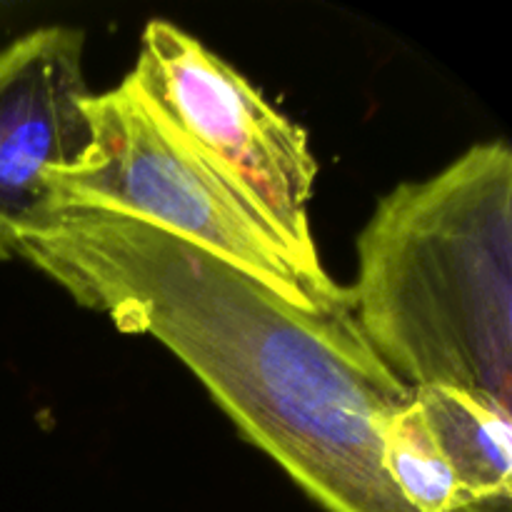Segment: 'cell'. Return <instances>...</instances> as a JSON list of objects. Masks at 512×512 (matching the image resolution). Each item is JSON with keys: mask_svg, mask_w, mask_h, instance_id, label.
<instances>
[{"mask_svg": "<svg viewBox=\"0 0 512 512\" xmlns=\"http://www.w3.org/2000/svg\"><path fill=\"white\" fill-rule=\"evenodd\" d=\"M18 258L120 333L165 345L328 512H415L383 468V430L413 390L353 310L300 308L175 235L100 210H60Z\"/></svg>", "mask_w": 512, "mask_h": 512, "instance_id": "obj_1", "label": "cell"}, {"mask_svg": "<svg viewBox=\"0 0 512 512\" xmlns=\"http://www.w3.org/2000/svg\"><path fill=\"white\" fill-rule=\"evenodd\" d=\"M353 320L410 390L445 385L510 410L512 153L465 150L380 198L358 235ZM512 413V410H510Z\"/></svg>", "mask_w": 512, "mask_h": 512, "instance_id": "obj_2", "label": "cell"}, {"mask_svg": "<svg viewBox=\"0 0 512 512\" xmlns=\"http://www.w3.org/2000/svg\"><path fill=\"white\" fill-rule=\"evenodd\" d=\"M85 153L48 170L58 210H100L175 235L243 270L288 303L353 310L350 288L305 273L258 205L205 163L128 80L83 103Z\"/></svg>", "mask_w": 512, "mask_h": 512, "instance_id": "obj_3", "label": "cell"}, {"mask_svg": "<svg viewBox=\"0 0 512 512\" xmlns=\"http://www.w3.org/2000/svg\"><path fill=\"white\" fill-rule=\"evenodd\" d=\"M125 80L205 163L258 205L310 278L333 280L310 230L318 160L298 123L198 38L160 18L145 25Z\"/></svg>", "mask_w": 512, "mask_h": 512, "instance_id": "obj_4", "label": "cell"}, {"mask_svg": "<svg viewBox=\"0 0 512 512\" xmlns=\"http://www.w3.org/2000/svg\"><path fill=\"white\" fill-rule=\"evenodd\" d=\"M83 48L80 30L45 25L0 50V263L53 223L60 210L45 175L90 143Z\"/></svg>", "mask_w": 512, "mask_h": 512, "instance_id": "obj_5", "label": "cell"}, {"mask_svg": "<svg viewBox=\"0 0 512 512\" xmlns=\"http://www.w3.org/2000/svg\"><path fill=\"white\" fill-rule=\"evenodd\" d=\"M413 398L458 478L465 503L480 512H510V410L445 385L415 388Z\"/></svg>", "mask_w": 512, "mask_h": 512, "instance_id": "obj_6", "label": "cell"}, {"mask_svg": "<svg viewBox=\"0 0 512 512\" xmlns=\"http://www.w3.org/2000/svg\"><path fill=\"white\" fill-rule=\"evenodd\" d=\"M383 468L400 498L415 512H480L465 503L458 478L415 398L385 425Z\"/></svg>", "mask_w": 512, "mask_h": 512, "instance_id": "obj_7", "label": "cell"}]
</instances>
